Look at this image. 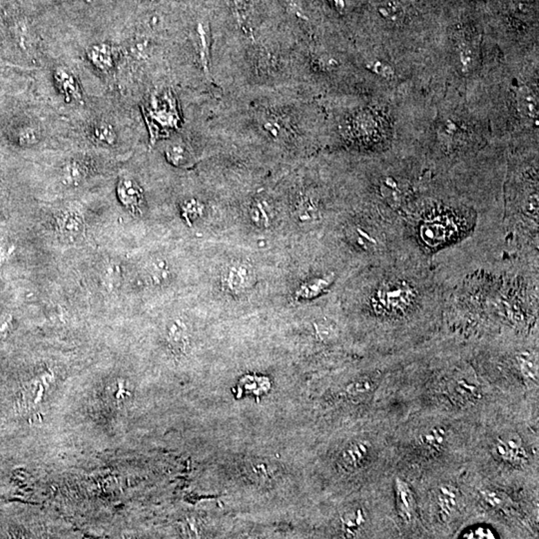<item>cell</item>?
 Listing matches in <instances>:
<instances>
[{"instance_id": "cell-1", "label": "cell", "mask_w": 539, "mask_h": 539, "mask_svg": "<svg viewBox=\"0 0 539 539\" xmlns=\"http://www.w3.org/2000/svg\"><path fill=\"white\" fill-rule=\"evenodd\" d=\"M255 278V272L250 265L234 262L223 274V285L232 293H242L253 286Z\"/></svg>"}, {"instance_id": "cell-2", "label": "cell", "mask_w": 539, "mask_h": 539, "mask_svg": "<svg viewBox=\"0 0 539 539\" xmlns=\"http://www.w3.org/2000/svg\"><path fill=\"white\" fill-rule=\"evenodd\" d=\"M494 451L503 462L511 465H520L527 460L523 443L516 434H509L498 438L494 445Z\"/></svg>"}, {"instance_id": "cell-3", "label": "cell", "mask_w": 539, "mask_h": 539, "mask_svg": "<svg viewBox=\"0 0 539 539\" xmlns=\"http://www.w3.org/2000/svg\"><path fill=\"white\" fill-rule=\"evenodd\" d=\"M54 83L60 94L68 102H80L83 99L81 86L77 77L64 66H59L53 72Z\"/></svg>"}, {"instance_id": "cell-4", "label": "cell", "mask_w": 539, "mask_h": 539, "mask_svg": "<svg viewBox=\"0 0 539 539\" xmlns=\"http://www.w3.org/2000/svg\"><path fill=\"white\" fill-rule=\"evenodd\" d=\"M396 509L400 520L411 523L416 518V505L413 489L400 478L395 482Z\"/></svg>"}, {"instance_id": "cell-5", "label": "cell", "mask_w": 539, "mask_h": 539, "mask_svg": "<svg viewBox=\"0 0 539 539\" xmlns=\"http://www.w3.org/2000/svg\"><path fill=\"white\" fill-rule=\"evenodd\" d=\"M86 55L95 68L107 73L115 68L118 54L115 46L112 44L97 43L89 46Z\"/></svg>"}, {"instance_id": "cell-6", "label": "cell", "mask_w": 539, "mask_h": 539, "mask_svg": "<svg viewBox=\"0 0 539 539\" xmlns=\"http://www.w3.org/2000/svg\"><path fill=\"white\" fill-rule=\"evenodd\" d=\"M117 194L120 201L131 212L141 213L143 206V193L139 185L130 178H122L117 185Z\"/></svg>"}, {"instance_id": "cell-7", "label": "cell", "mask_w": 539, "mask_h": 539, "mask_svg": "<svg viewBox=\"0 0 539 539\" xmlns=\"http://www.w3.org/2000/svg\"><path fill=\"white\" fill-rule=\"evenodd\" d=\"M460 491L453 485H443L436 494L438 511L443 520H449L456 513L460 503Z\"/></svg>"}, {"instance_id": "cell-8", "label": "cell", "mask_w": 539, "mask_h": 539, "mask_svg": "<svg viewBox=\"0 0 539 539\" xmlns=\"http://www.w3.org/2000/svg\"><path fill=\"white\" fill-rule=\"evenodd\" d=\"M447 222L449 220L438 219L425 224L422 228L424 241L431 246L443 244L449 237L451 229H454L453 225Z\"/></svg>"}, {"instance_id": "cell-9", "label": "cell", "mask_w": 539, "mask_h": 539, "mask_svg": "<svg viewBox=\"0 0 539 539\" xmlns=\"http://www.w3.org/2000/svg\"><path fill=\"white\" fill-rule=\"evenodd\" d=\"M411 298V292L400 287L387 289L380 296V304L389 312L403 311L407 308Z\"/></svg>"}, {"instance_id": "cell-10", "label": "cell", "mask_w": 539, "mask_h": 539, "mask_svg": "<svg viewBox=\"0 0 539 539\" xmlns=\"http://www.w3.org/2000/svg\"><path fill=\"white\" fill-rule=\"evenodd\" d=\"M89 136L93 141L105 146L114 145L117 140L115 127L104 120H98L91 124L89 128Z\"/></svg>"}, {"instance_id": "cell-11", "label": "cell", "mask_w": 539, "mask_h": 539, "mask_svg": "<svg viewBox=\"0 0 539 539\" xmlns=\"http://www.w3.org/2000/svg\"><path fill=\"white\" fill-rule=\"evenodd\" d=\"M59 229L64 237L77 241L83 234L84 225L77 213L68 212L60 217Z\"/></svg>"}, {"instance_id": "cell-12", "label": "cell", "mask_w": 539, "mask_h": 539, "mask_svg": "<svg viewBox=\"0 0 539 539\" xmlns=\"http://www.w3.org/2000/svg\"><path fill=\"white\" fill-rule=\"evenodd\" d=\"M369 447L367 443H356L349 445L343 454V462L349 469L360 467L369 456Z\"/></svg>"}, {"instance_id": "cell-13", "label": "cell", "mask_w": 539, "mask_h": 539, "mask_svg": "<svg viewBox=\"0 0 539 539\" xmlns=\"http://www.w3.org/2000/svg\"><path fill=\"white\" fill-rule=\"evenodd\" d=\"M62 174H63L62 178H63L64 183L77 185L85 179L87 174H88V167H87L85 162L81 161V160H73L65 165Z\"/></svg>"}, {"instance_id": "cell-14", "label": "cell", "mask_w": 539, "mask_h": 539, "mask_svg": "<svg viewBox=\"0 0 539 539\" xmlns=\"http://www.w3.org/2000/svg\"><path fill=\"white\" fill-rule=\"evenodd\" d=\"M331 277L316 278L301 285L300 288L296 291L298 298H312L317 297L322 292H324L327 286L331 284Z\"/></svg>"}, {"instance_id": "cell-15", "label": "cell", "mask_w": 539, "mask_h": 539, "mask_svg": "<svg viewBox=\"0 0 539 539\" xmlns=\"http://www.w3.org/2000/svg\"><path fill=\"white\" fill-rule=\"evenodd\" d=\"M420 442L431 449H442L447 442V431L443 427H434L420 436Z\"/></svg>"}, {"instance_id": "cell-16", "label": "cell", "mask_w": 539, "mask_h": 539, "mask_svg": "<svg viewBox=\"0 0 539 539\" xmlns=\"http://www.w3.org/2000/svg\"><path fill=\"white\" fill-rule=\"evenodd\" d=\"M518 364H520L521 373L527 378L531 380H536L538 378V358L530 355V354H522L518 356Z\"/></svg>"}, {"instance_id": "cell-17", "label": "cell", "mask_w": 539, "mask_h": 539, "mask_svg": "<svg viewBox=\"0 0 539 539\" xmlns=\"http://www.w3.org/2000/svg\"><path fill=\"white\" fill-rule=\"evenodd\" d=\"M250 216L253 222L260 227L269 226L271 221V212L268 205L265 202H257L252 205Z\"/></svg>"}, {"instance_id": "cell-18", "label": "cell", "mask_w": 539, "mask_h": 539, "mask_svg": "<svg viewBox=\"0 0 539 539\" xmlns=\"http://www.w3.org/2000/svg\"><path fill=\"white\" fill-rule=\"evenodd\" d=\"M456 395L463 400H471L478 396V389L476 385L465 380H458L454 385Z\"/></svg>"}, {"instance_id": "cell-19", "label": "cell", "mask_w": 539, "mask_h": 539, "mask_svg": "<svg viewBox=\"0 0 539 539\" xmlns=\"http://www.w3.org/2000/svg\"><path fill=\"white\" fill-rule=\"evenodd\" d=\"M298 219L302 222L314 221L318 218V211L311 201L301 202L297 211Z\"/></svg>"}, {"instance_id": "cell-20", "label": "cell", "mask_w": 539, "mask_h": 539, "mask_svg": "<svg viewBox=\"0 0 539 539\" xmlns=\"http://www.w3.org/2000/svg\"><path fill=\"white\" fill-rule=\"evenodd\" d=\"M345 529L349 531V533L355 534L356 530L360 529L365 522V516L360 511H356L355 513L349 514L343 520Z\"/></svg>"}, {"instance_id": "cell-21", "label": "cell", "mask_w": 539, "mask_h": 539, "mask_svg": "<svg viewBox=\"0 0 539 539\" xmlns=\"http://www.w3.org/2000/svg\"><path fill=\"white\" fill-rule=\"evenodd\" d=\"M373 387L374 382H372L369 378H364V380H356V382L349 385L347 387V393L352 396H362L369 393L373 389Z\"/></svg>"}, {"instance_id": "cell-22", "label": "cell", "mask_w": 539, "mask_h": 539, "mask_svg": "<svg viewBox=\"0 0 539 539\" xmlns=\"http://www.w3.org/2000/svg\"><path fill=\"white\" fill-rule=\"evenodd\" d=\"M169 269L164 261L153 263L150 268V276L155 283L164 282L168 278Z\"/></svg>"}, {"instance_id": "cell-23", "label": "cell", "mask_w": 539, "mask_h": 539, "mask_svg": "<svg viewBox=\"0 0 539 539\" xmlns=\"http://www.w3.org/2000/svg\"><path fill=\"white\" fill-rule=\"evenodd\" d=\"M462 538H496V533L494 530L489 529V527H478L476 529L469 530V531L465 532L462 534Z\"/></svg>"}, {"instance_id": "cell-24", "label": "cell", "mask_w": 539, "mask_h": 539, "mask_svg": "<svg viewBox=\"0 0 539 539\" xmlns=\"http://www.w3.org/2000/svg\"><path fill=\"white\" fill-rule=\"evenodd\" d=\"M13 79L10 77L8 69L4 68L2 62L0 61V97L2 96V93L6 92L10 86H12Z\"/></svg>"}, {"instance_id": "cell-25", "label": "cell", "mask_w": 539, "mask_h": 539, "mask_svg": "<svg viewBox=\"0 0 539 539\" xmlns=\"http://www.w3.org/2000/svg\"><path fill=\"white\" fill-rule=\"evenodd\" d=\"M184 215L187 219H194L202 212V205L195 200H191L183 207Z\"/></svg>"}, {"instance_id": "cell-26", "label": "cell", "mask_w": 539, "mask_h": 539, "mask_svg": "<svg viewBox=\"0 0 539 539\" xmlns=\"http://www.w3.org/2000/svg\"><path fill=\"white\" fill-rule=\"evenodd\" d=\"M482 496L485 500L494 507H501L505 503V498L498 491H485L482 492Z\"/></svg>"}, {"instance_id": "cell-27", "label": "cell", "mask_w": 539, "mask_h": 539, "mask_svg": "<svg viewBox=\"0 0 539 539\" xmlns=\"http://www.w3.org/2000/svg\"><path fill=\"white\" fill-rule=\"evenodd\" d=\"M167 154H168L169 159L171 160V162L176 165L183 163L184 160L186 159L184 148L181 146L171 147L170 150L168 151Z\"/></svg>"}]
</instances>
